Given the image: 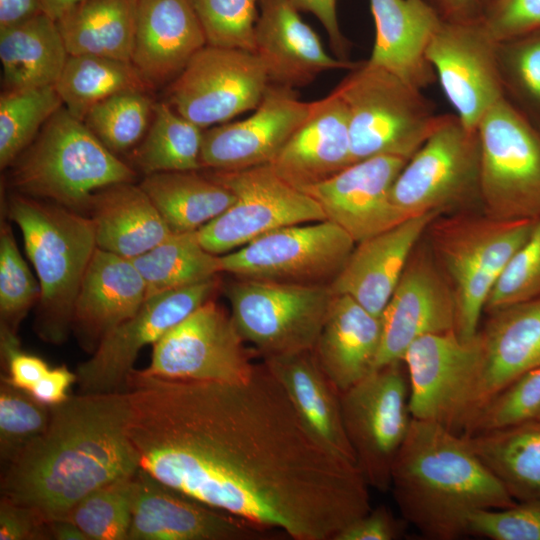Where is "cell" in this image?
Masks as SVG:
<instances>
[{
    "mask_svg": "<svg viewBox=\"0 0 540 540\" xmlns=\"http://www.w3.org/2000/svg\"><path fill=\"white\" fill-rule=\"evenodd\" d=\"M124 390L139 467L189 497L295 540H334L371 510L358 467L313 436L264 363L239 383L133 369Z\"/></svg>",
    "mask_w": 540,
    "mask_h": 540,
    "instance_id": "cell-1",
    "label": "cell"
},
{
    "mask_svg": "<svg viewBox=\"0 0 540 540\" xmlns=\"http://www.w3.org/2000/svg\"><path fill=\"white\" fill-rule=\"evenodd\" d=\"M540 297V218L495 282L485 304L489 313Z\"/></svg>",
    "mask_w": 540,
    "mask_h": 540,
    "instance_id": "cell-47",
    "label": "cell"
},
{
    "mask_svg": "<svg viewBox=\"0 0 540 540\" xmlns=\"http://www.w3.org/2000/svg\"><path fill=\"white\" fill-rule=\"evenodd\" d=\"M390 490L405 522L435 540L466 535L474 511L517 502L462 435L416 418L394 460Z\"/></svg>",
    "mask_w": 540,
    "mask_h": 540,
    "instance_id": "cell-3",
    "label": "cell"
},
{
    "mask_svg": "<svg viewBox=\"0 0 540 540\" xmlns=\"http://www.w3.org/2000/svg\"><path fill=\"white\" fill-rule=\"evenodd\" d=\"M483 21L499 43L540 30V0H496Z\"/></svg>",
    "mask_w": 540,
    "mask_h": 540,
    "instance_id": "cell-50",
    "label": "cell"
},
{
    "mask_svg": "<svg viewBox=\"0 0 540 540\" xmlns=\"http://www.w3.org/2000/svg\"><path fill=\"white\" fill-rule=\"evenodd\" d=\"M382 324L352 297L335 294L313 352L342 392L374 370Z\"/></svg>",
    "mask_w": 540,
    "mask_h": 540,
    "instance_id": "cell-31",
    "label": "cell"
},
{
    "mask_svg": "<svg viewBox=\"0 0 540 540\" xmlns=\"http://www.w3.org/2000/svg\"><path fill=\"white\" fill-rule=\"evenodd\" d=\"M51 539L88 540L85 533L73 522L61 519L48 522Z\"/></svg>",
    "mask_w": 540,
    "mask_h": 540,
    "instance_id": "cell-58",
    "label": "cell"
},
{
    "mask_svg": "<svg viewBox=\"0 0 540 540\" xmlns=\"http://www.w3.org/2000/svg\"><path fill=\"white\" fill-rule=\"evenodd\" d=\"M50 406L29 392L1 379L0 384V459L5 466L48 427Z\"/></svg>",
    "mask_w": 540,
    "mask_h": 540,
    "instance_id": "cell-44",
    "label": "cell"
},
{
    "mask_svg": "<svg viewBox=\"0 0 540 540\" xmlns=\"http://www.w3.org/2000/svg\"><path fill=\"white\" fill-rule=\"evenodd\" d=\"M299 12L313 14L327 32L330 46L336 57L341 60L348 59L349 44L343 36L337 17V0H288Z\"/></svg>",
    "mask_w": 540,
    "mask_h": 540,
    "instance_id": "cell-54",
    "label": "cell"
},
{
    "mask_svg": "<svg viewBox=\"0 0 540 540\" xmlns=\"http://www.w3.org/2000/svg\"><path fill=\"white\" fill-rule=\"evenodd\" d=\"M536 220L454 218L434 225L433 245L455 302V332L463 340L479 331L487 298Z\"/></svg>",
    "mask_w": 540,
    "mask_h": 540,
    "instance_id": "cell-7",
    "label": "cell"
},
{
    "mask_svg": "<svg viewBox=\"0 0 540 540\" xmlns=\"http://www.w3.org/2000/svg\"><path fill=\"white\" fill-rule=\"evenodd\" d=\"M87 215L97 248L127 259L142 255L172 233L149 196L133 182L95 192Z\"/></svg>",
    "mask_w": 540,
    "mask_h": 540,
    "instance_id": "cell-32",
    "label": "cell"
},
{
    "mask_svg": "<svg viewBox=\"0 0 540 540\" xmlns=\"http://www.w3.org/2000/svg\"><path fill=\"white\" fill-rule=\"evenodd\" d=\"M139 185L173 233L197 231L236 200L228 188L198 171L152 173Z\"/></svg>",
    "mask_w": 540,
    "mask_h": 540,
    "instance_id": "cell-36",
    "label": "cell"
},
{
    "mask_svg": "<svg viewBox=\"0 0 540 540\" xmlns=\"http://www.w3.org/2000/svg\"><path fill=\"white\" fill-rule=\"evenodd\" d=\"M403 361L374 369L340 392L342 419L358 469L369 487L390 490L391 471L412 421Z\"/></svg>",
    "mask_w": 540,
    "mask_h": 540,
    "instance_id": "cell-10",
    "label": "cell"
},
{
    "mask_svg": "<svg viewBox=\"0 0 540 540\" xmlns=\"http://www.w3.org/2000/svg\"><path fill=\"white\" fill-rule=\"evenodd\" d=\"M148 91L115 94L93 106L83 122L114 154L124 152L143 137L154 105Z\"/></svg>",
    "mask_w": 540,
    "mask_h": 540,
    "instance_id": "cell-41",
    "label": "cell"
},
{
    "mask_svg": "<svg viewBox=\"0 0 540 540\" xmlns=\"http://www.w3.org/2000/svg\"><path fill=\"white\" fill-rule=\"evenodd\" d=\"M1 360L7 374L1 379L29 392L50 367L42 358L21 350L17 333L0 326Z\"/></svg>",
    "mask_w": 540,
    "mask_h": 540,
    "instance_id": "cell-51",
    "label": "cell"
},
{
    "mask_svg": "<svg viewBox=\"0 0 540 540\" xmlns=\"http://www.w3.org/2000/svg\"><path fill=\"white\" fill-rule=\"evenodd\" d=\"M403 530V524L385 506H379L350 523L334 540H393Z\"/></svg>",
    "mask_w": 540,
    "mask_h": 540,
    "instance_id": "cell-53",
    "label": "cell"
},
{
    "mask_svg": "<svg viewBox=\"0 0 540 540\" xmlns=\"http://www.w3.org/2000/svg\"><path fill=\"white\" fill-rule=\"evenodd\" d=\"M76 381V373L65 365L57 366L50 368L29 393L47 406L57 405L70 396L68 394L69 388Z\"/></svg>",
    "mask_w": 540,
    "mask_h": 540,
    "instance_id": "cell-55",
    "label": "cell"
},
{
    "mask_svg": "<svg viewBox=\"0 0 540 540\" xmlns=\"http://www.w3.org/2000/svg\"><path fill=\"white\" fill-rule=\"evenodd\" d=\"M151 84L131 62L94 55H69L55 84L67 111L83 121L90 109L115 94Z\"/></svg>",
    "mask_w": 540,
    "mask_h": 540,
    "instance_id": "cell-37",
    "label": "cell"
},
{
    "mask_svg": "<svg viewBox=\"0 0 540 540\" xmlns=\"http://www.w3.org/2000/svg\"><path fill=\"white\" fill-rule=\"evenodd\" d=\"M478 0H439L448 20L476 19L475 9Z\"/></svg>",
    "mask_w": 540,
    "mask_h": 540,
    "instance_id": "cell-57",
    "label": "cell"
},
{
    "mask_svg": "<svg viewBox=\"0 0 540 540\" xmlns=\"http://www.w3.org/2000/svg\"><path fill=\"white\" fill-rule=\"evenodd\" d=\"M311 106L295 89L269 84L251 116L203 133L202 168L234 171L270 164Z\"/></svg>",
    "mask_w": 540,
    "mask_h": 540,
    "instance_id": "cell-20",
    "label": "cell"
},
{
    "mask_svg": "<svg viewBox=\"0 0 540 540\" xmlns=\"http://www.w3.org/2000/svg\"><path fill=\"white\" fill-rule=\"evenodd\" d=\"M50 410L47 429L6 466L1 479V496L36 510L47 522L64 519L91 491L140 468L127 434L125 390L70 395Z\"/></svg>",
    "mask_w": 540,
    "mask_h": 540,
    "instance_id": "cell-2",
    "label": "cell"
},
{
    "mask_svg": "<svg viewBox=\"0 0 540 540\" xmlns=\"http://www.w3.org/2000/svg\"><path fill=\"white\" fill-rule=\"evenodd\" d=\"M466 535L492 540H540V500L474 511L468 516Z\"/></svg>",
    "mask_w": 540,
    "mask_h": 540,
    "instance_id": "cell-49",
    "label": "cell"
},
{
    "mask_svg": "<svg viewBox=\"0 0 540 540\" xmlns=\"http://www.w3.org/2000/svg\"><path fill=\"white\" fill-rule=\"evenodd\" d=\"M82 0H41L44 13L57 21Z\"/></svg>",
    "mask_w": 540,
    "mask_h": 540,
    "instance_id": "cell-59",
    "label": "cell"
},
{
    "mask_svg": "<svg viewBox=\"0 0 540 540\" xmlns=\"http://www.w3.org/2000/svg\"><path fill=\"white\" fill-rule=\"evenodd\" d=\"M439 214L430 212L410 217L356 243L330 284L333 292L352 297L381 317L418 240Z\"/></svg>",
    "mask_w": 540,
    "mask_h": 540,
    "instance_id": "cell-25",
    "label": "cell"
},
{
    "mask_svg": "<svg viewBox=\"0 0 540 540\" xmlns=\"http://www.w3.org/2000/svg\"><path fill=\"white\" fill-rule=\"evenodd\" d=\"M462 436L514 500H540V420Z\"/></svg>",
    "mask_w": 540,
    "mask_h": 540,
    "instance_id": "cell-35",
    "label": "cell"
},
{
    "mask_svg": "<svg viewBox=\"0 0 540 540\" xmlns=\"http://www.w3.org/2000/svg\"><path fill=\"white\" fill-rule=\"evenodd\" d=\"M43 13L41 0H0V31L23 24Z\"/></svg>",
    "mask_w": 540,
    "mask_h": 540,
    "instance_id": "cell-56",
    "label": "cell"
},
{
    "mask_svg": "<svg viewBox=\"0 0 540 540\" xmlns=\"http://www.w3.org/2000/svg\"><path fill=\"white\" fill-rule=\"evenodd\" d=\"M355 244L327 219L285 226L220 255L221 271L237 278L331 284Z\"/></svg>",
    "mask_w": 540,
    "mask_h": 540,
    "instance_id": "cell-12",
    "label": "cell"
},
{
    "mask_svg": "<svg viewBox=\"0 0 540 540\" xmlns=\"http://www.w3.org/2000/svg\"><path fill=\"white\" fill-rule=\"evenodd\" d=\"M480 353L478 333L469 340L461 339L455 331L415 340L403 357L412 417L436 421L450 429Z\"/></svg>",
    "mask_w": 540,
    "mask_h": 540,
    "instance_id": "cell-23",
    "label": "cell"
},
{
    "mask_svg": "<svg viewBox=\"0 0 540 540\" xmlns=\"http://www.w3.org/2000/svg\"><path fill=\"white\" fill-rule=\"evenodd\" d=\"M41 288L21 255L14 234L6 221L0 227V318L1 325L14 333L38 304Z\"/></svg>",
    "mask_w": 540,
    "mask_h": 540,
    "instance_id": "cell-43",
    "label": "cell"
},
{
    "mask_svg": "<svg viewBox=\"0 0 540 540\" xmlns=\"http://www.w3.org/2000/svg\"><path fill=\"white\" fill-rule=\"evenodd\" d=\"M540 419V367L522 374L492 396L462 434L472 435Z\"/></svg>",
    "mask_w": 540,
    "mask_h": 540,
    "instance_id": "cell-45",
    "label": "cell"
},
{
    "mask_svg": "<svg viewBox=\"0 0 540 540\" xmlns=\"http://www.w3.org/2000/svg\"><path fill=\"white\" fill-rule=\"evenodd\" d=\"M455 318L448 280L425 253L412 254L380 317L374 369L403 361L408 347L422 336L455 331Z\"/></svg>",
    "mask_w": 540,
    "mask_h": 540,
    "instance_id": "cell-22",
    "label": "cell"
},
{
    "mask_svg": "<svg viewBox=\"0 0 540 540\" xmlns=\"http://www.w3.org/2000/svg\"><path fill=\"white\" fill-rule=\"evenodd\" d=\"M500 43L483 19L442 20L427 49V59L456 111L470 130L505 97Z\"/></svg>",
    "mask_w": 540,
    "mask_h": 540,
    "instance_id": "cell-16",
    "label": "cell"
},
{
    "mask_svg": "<svg viewBox=\"0 0 540 540\" xmlns=\"http://www.w3.org/2000/svg\"><path fill=\"white\" fill-rule=\"evenodd\" d=\"M478 331L481 353L458 404L451 430L462 434L475 413L496 393L540 367V297L494 312Z\"/></svg>",
    "mask_w": 540,
    "mask_h": 540,
    "instance_id": "cell-18",
    "label": "cell"
},
{
    "mask_svg": "<svg viewBox=\"0 0 540 540\" xmlns=\"http://www.w3.org/2000/svg\"><path fill=\"white\" fill-rule=\"evenodd\" d=\"M51 539L48 522L34 509L1 496L0 540Z\"/></svg>",
    "mask_w": 540,
    "mask_h": 540,
    "instance_id": "cell-52",
    "label": "cell"
},
{
    "mask_svg": "<svg viewBox=\"0 0 540 540\" xmlns=\"http://www.w3.org/2000/svg\"><path fill=\"white\" fill-rule=\"evenodd\" d=\"M123 477L84 496L64 519L73 522L88 540H128L132 520V479Z\"/></svg>",
    "mask_w": 540,
    "mask_h": 540,
    "instance_id": "cell-42",
    "label": "cell"
},
{
    "mask_svg": "<svg viewBox=\"0 0 540 540\" xmlns=\"http://www.w3.org/2000/svg\"><path fill=\"white\" fill-rule=\"evenodd\" d=\"M353 164L348 113L334 89L313 101L306 118L270 163L275 173L301 189Z\"/></svg>",
    "mask_w": 540,
    "mask_h": 540,
    "instance_id": "cell-27",
    "label": "cell"
},
{
    "mask_svg": "<svg viewBox=\"0 0 540 540\" xmlns=\"http://www.w3.org/2000/svg\"><path fill=\"white\" fill-rule=\"evenodd\" d=\"M142 276L147 297L217 276L220 255L207 251L197 231L171 233L140 256L130 259Z\"/></svg>",
    "mask_w": 540,
    "mask_h": 540,
    "instance_id": "cell-38",
    "label": "cell"
},
{
    "mask_svg": "<svg viewBox=\"0 0 540 540\" xmlns=\"http://www.w3.org/2000/svg\"><path fill=\"white\" fill-rule=\"evenodd\" d=\"M6 215L20 229L41 288L34 329L59 345L72 333L75 300L97 249L91 218L54 202L13 194Z\"/></svg>",
    "mask_w": 540,
    "mask_h": 540,
    "instance_id": "cell-4",
    "label": "cell"
},
{
    "mask_svg": "<svg viewBox=\"0 0 540 540\" xmlns=\"http://www.w3.org/2000/svg\"><path fill=\"white\" fill-rule=\"evenodd\" d=\"M225 295L239 333L267 358L313 350L334 292L330 284L236 277Z\"/></svg>",
    "mask_w": 540,
    "mask_h": 540,
    "instance_id": "cell-9",
    "label": "cell"
},
{
    "mask_svg": "<svg viewBox=\"0 0 540 540\" xmlns=\"http://www.w3.org/2000/svg\"><path fill=\"white\" fill-rule=\"evenodd\" d=\"M269 531L210 507L139 468L128 540H255Z\"/></svg>",
    "mask_w": 540,
    "mask_h": 540,
    "instance_id": "cell-19",
    "label": "cell"
},
{
    "mask_svg": "<svg viewBox=\"0 0 540 540\" xmlns=\"http://www.w3.org/2000/svg\"><path fill=\"white\" fill-rule=\"evenodd\" d=\"M138 0H82L56 22L69 55L131 62Z\"/></svg>",
    "mask_w": 540,
    "mask_h": 540,
    "instance_id": "cell-34",
    "label": "cell"
},
{
    "mask_svg": "<svg viewBox=\"0 0 540 540\" xmlns=\"http://www.w3.org/2000/svg\"><path fill=\"white\" fill-rule=\"evenodd\" d=\"M11 166L10 182L18 193L86 215L95 192L136 178V172L64 106Z\"/></svg>",
    "mask_w": 540,
    "mask_h": 540,
    "instance_id": "cell-5",
    "label": "cell"
},
{
    "mask_svg": "<svg viewBox=\"0 0 540 540\" xmlns=\"http://www.w3.org/2000/svg\"><path fill=\"white\" fill-rule=\"evenodd\" d=\"M63 106L55 85L4 90L0 97V167L11 166Z\"/></svg>",
    "mask_w": 540,
    "mask_h": 540,
    "instance_id": "cell-40",
    "label": "cell"
},
{
    "mask_svg": "<svg viewBox=\"0 0 540 540\" xmlns=\"http://www.w3.org/2000/svg\"><path fill=\"white\" fill-rule=\"evenodd\" d=\"M206 45L189 0H138L131 63L150 84L175 79Z\"/></svg>",
    "mask_w": 540,
    "mask_h": 540,
    "instance_id": "cell-29",
    "label": "cell"
},
{
    "mask_svg": "<svg viewBox=\"0 0 540 540\" xmlns=\"http://www.w3.org/2000/svg\"><path fill=\"white\" fill-rule=\"evenodd\" d=\"M205 174L236 197L229 208L197 230L201 245L215 255L285 226L326 220L320 205L278 176L270 164Z\"/></svg>",
    "mask_w": 540,
    "mask_h": 540,
    "instance_id": "cell-11",
    "label": "cell"
},
{
    "mask_svg": "<svg viewBox=\"0 0 540 540\" xmlns=\"http://www.w3.org/2000/svg\"><path fill=\"white\" fill-rule=\"evenodd\" d=\"M263 363L313 436L331 453L357 466L343 424L340 391L313 350L267 357Z\"/></svg>",
    "mask_w": 540,
    "mask_h": 540,
    "instance_id": "cell-30",
    "label": "cell"
},
{
    "mask_svg": "<svg viewBox=\"0 0 540 540\" xmlns=\"http://www.w3.org/2000/svg\"><path fill=\"white\" fill-rule=\"evenodd\" d=\"M203 128L179 114L169 103L154 105L152 122L134 163L145 174L198 171Z\"/></svg>",
    "mask_w": 540,
    "mask_h": 540,
    "instance_id": "cell-39",
    "label": "cell"
},
{
    "mask_svg": "<svg viewBox=\"0 0 540 540\" xmlns=\"http://www.w3.org/2000/svg\"><path fill=\"white\" fill-rule=\"evenodd\" d=\"M260 0H189L207 44L254 52V31Z\"/></svg>",
    "mask_w": 540,
    "mask_h": 540,
    "instance_id": "cell-46",
    "label": "cell"
},
{
    "mask_svg": "<svg viewBox=\"0 0 540 540\" xmlns=\"http://www.w3.org/2000/svg\"><path fill=\"white\" fill-rule=\"evenodd\" d=\"M406 162L396 156L371 157L301 190L320 205L327 220L358 243L410 218L391 200L392 186Z\"/></svg>",
    "mask_w": 540,
    "mask_h": 540,
    "instance_id": "cell-21",
    "label": "cell"
},
{
    "mask_svg": "<svg viewBox=\"0 0 540 540\" xmlns=\"http://www.w3.org/2000/svg\"><path fill=\"white\" fill-rule=\"evenodd\" d=\"M505 85L540 120V30L500 43Z\"/></svg>",
    "mask_w": 540,
    "mask_h": 540,
    "instance_id": "cell-48",
    "label": "cell"
},
{
    "mask_svg": "<svg viewBox=\"0 0 540 540\" xmlns=\"http://www.w3.org/2000/svg\"><path fill=\"white\" fill-rule=\"evenodd\" d=\"M218 286L214 277L147 297L137 312L109 332L91 357L77 367L79 393L124 390L139 352L212 299Z\"/></svg>",
    "mask_w": 540,
    "mask_h": 540,
    "instance_id": "cell-17",
    "label": "cell"
},
{
    "mask_svg": "<svg viewBox=\"0 0 540 540\" xmlns=\"http://www.w3.org/2000/svg\"><path fill=\"white\" fill-rule=\"evenodd\" d=\"M375 40L368 64L422 90L436 75L428 46L442 18L425 0H369Z\"/></svg>",
    "mask_w": 540,
    "mask_h": 540,
    "instance_id": "cell-28",
    "label": "cell"
},
{
    "mask_svg": "<svg viewBox=\"0 0 540 540\" xmlns=\"http://www.w3.org/2000/svg\"><path fill=\"white\" fill-rule=\"evenodd\" d=\"M68 56L57 22L45 13L0 31V60L5 90L55 85Z\"/></svg>",
    "mask_w": 540,
    "mask_h": 540,
    "instance_id": "cell-33",
    "label": "cell"
},
{
    "mask_svg": "<svg viewBox=\"0 0 540 540\" xmlns=\"http://www.w3.org/2000/svg\"><path fill=\"white\" fill-rule=\"evenodd\" d=\"M479 194L487 216L540 218V127L506 97L477 127Z\"/></svg>",
    "mask_w": 540,
    "mask_h": 540,
    "instance_id": "cell-8",
    "label": "cell"
},
{
    "mask_svg": "<svg viewBox=\"0 0 540 540\" xmlns=\"http://www.w3.org/2000/svg\"><path fill=\"white\" fill-rule=\"evenodd\" d=\"M269 84L254 52L207 44L171 83L168 103L204 129L254 110Z\"/></svg>",
    "mask_w": 540,
    "mask_h": 540,
    "instance_id": "cell-14",
    "label": "cell"
},
{
    "mask_svg": "<svg viewBox=\"0 0 540 540\" xmlns=\"http://www.w3.org/2000/svg\"><path fill=\"white\" fill-rule=\"evenodd\" d=\"M479 165L477 130L466 128L457 116H443L398 174L392 203L406 217L440 213L479 191Z\"/></svg>",
    "mask_w": 540,
    "mask_h": 540,
    "instance_id": "cell-13",
    "label": "cell"
},
{
    "mask_svg": "<svg viewBox=\"0 0 540 540\" xmlns=\"http://www.w3.org/2000/svg\"><path fill=\"white\" fill-rule=\"evenodd\" d=\"M231 315L210 299L153 344L145 374L174 380L247 381L256 365Z\"/></svg>",
    "mask_w": 540,
    "mask_h": 540,
    "instance_id": "cell-15",
    "label": "cell"
},
{
    "mask_svg": "<svg viewBox=\"0 0 540 540\" xmlns=\"http://www.w3.org/2000/svg\"><path fill=\"white\" fill-rule=\"evenodd\" d=\"M254 31V53L270 84L295 89L328 70L356 68L361 62L332 57L319 36L288 0H260Z\"/></svg>",
    "mask_w": 540,
    "mask_h": 540,
    "instance_id": "cell-24",
    "label": "cell"
},
{
    "mask_svg": "<svg viewBox=\"0 0 540 540\" xmlns=\"http://www.w3.org/2000/svg\"><path fill=\"white\" fill-rule=\"evenodd\" d=\"M146 298L145 282L133 262L97 248L74 304L72 333L81 348L92 354Z\"/></svg>",
    "mask_w": 540,
    "mask_h": 540,
    "instance_id": "cell-26",
    "label": "cell"
},
{
    "mask_svg": "<svg viewBox=\"0 0 540 540\" xmlns=\"http://www.w3.org/2000/svg\"><path fill=\"white\" fill-rule=\"evenodd\" d=\"M348 113L353 163L376 156L409 159L443 116L392 73L361 62L335 88Z\"/></svg>",
    "mask_w": 540,
    "mask_h": 540,
    "instance_id": "cell-6",
    "label": "cell"
},
{
    "mask_svg": "<svg viewBox=\"0 0 540 540\" xmlns=\"http://www.w3.org/2000/svg\"><path fill=\"white\" fill-rule=\"evenodd\" d=\"M538 420H540V419H538Z\"/></svg>",
    "mask_w": 540,
    "mask_h": 540,
    "instance_id": "cell-60",
    "label": "cell"
}]
</instances>
